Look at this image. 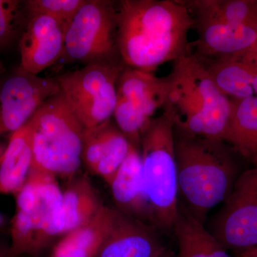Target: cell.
<instances>
[{
    "label": "cell",
    "mask_w": 257,
    "mask_h": 257,
    "mask_svg": "<svg viewBox=\"0 0 257 257\" xmlns=\"http://www.w3.org/2000/svg\"><path fill=\"white\" fill-rule=\"evenodd\" d=\"M117 46L126 67L153 73L189 53L193 20L182 0L116 3Z\"/></svg>",
    "instance_id": "1"
},
{
    "label": "cell",
    "mask_w": 257,
    "mask_h": 257,
    "mask_svg": "<svg viewBox=\"0 0 257 257\" xmlns=\"http://www.w3.org/2000/svg\"><path fill=\"white\" fill-rule=\"evenodd\" d=\"M179 192L187 210L201 223L224 202L243 172L244 160L224 140L184 133L175 127Z\"/></svg>",
    "instance_id": "2"
},
{
    "label": "cell",
    "mask_w": 257,
    "mask_h": 257,
    "mask_svg": "<svg viewBox=\"0 0 257 257\" xmlns=\"http://www.w3.org/2000/svg\"><path fill=\"white\" fill-rule=\"evenodd\" d=\"M167 78L162 110L175 127L191 135L224 140L232 99L216 87L202 61L189 51L174 62Z\"/></svg>",
    "instance_id": "3"
},
{
    "label": "cell",
    "mask_w": 257,
    "mask_h": 257,
    "mask_svg": "<svg viewBox=\"0 0 257 257\" xmlns=\"http://www.w3.org/2000/svg\"><path fill=\"white\" fill-rule=\"evenodd\" d=\"M144 187L156 227L172 229L178 212L175 124L165 112L154 118L142 136Z\"/></svg>",
    "instance_id": "4"
},
{
    "label": "cell",
    "mask_w": 257,
    "mask_h": 257,
    "mask_svg": "<svg viewBox=\"0 0 257 257\" xmlns=\"http://www.w3.org/2000/svg\"><path fill=\"white\" fill-rule=\"evenodd\" d=\"M30 122L32 167L55 176L74 175L82 162L84 128L61 93L47 99Z\"/></svg>",
    "instance_id": "5"
},
{
    "label": "cell",
    "mask_w": 257,
    "mask_h": 257,
    "mask_svg": "<svg viewBox=\"0 0 257 257\" xmlns=\"http://www.w3.org/2000/svg\"><path fill=\"white\" fill-rule=\"evenodd\" d=\"M64 55L85 65L123 63L117 46L116 2L85 0L66 25Z\"/></svg>",
    "instance_id": "6"
},
{
    "label": "cell",
    "mask_w": 257,
    "mask_h": 257,
    "mask_svg": "<svg viewBox=\"0 0 257 257\" xmlns=\"http://www.w3.org/2000/svg\"><path fill=\"white\" fill-rule=\"evenodd\" d=\"M124 63L90 64L57 77L61 94L84 128L112 119Z\"/></svg>",
    "instance_id": "7"
},
{
    "label": "cell",
    "mask_w": 257,
    "mask_h": 257,
    "mask_svg": "<svg viewBox=\"0 0 257 257\" xmlns=\"http://www.w3.org/2000/svg\"><path fill=\"white\" fill-rule=\"evenodd\" d=\"M37 175V199L30 209L16 211L11 223V251L35 254L56 236L64 234L62 192L55 175L31 167Z\"/></svg>",
    "instance_id": "8"
},
{
    "label": "cell",
    "mask_w": 257,
    "mask_h": 257,
    "mask_svg": "<svg viewBox=\"0 0 257 257\" xmlns=\"http://www.w3.org/2000/svg\"><path fill=\"white\" fill-rule=\"evenodd\" d=\"M167 77L126 67L116 83V104L113 118L130 143L141 145L142 136L162 109L167 96Z\"/></svg>",
    "instance_id": "9"
},
{
    "label": "cell",
    "mask_w": 257,
    "mask_h": 257,
    "mask_svg": "<svg viewBox=\"0 0 257 257\" xmlns=\"http://www.w3.org/2000/svg\"><path fill=\"white\" fill-rule=\"evenodd\" d=\"M213 223V236L236 254L257 247V167L243 171Z\"/></svg>",
    "instance_id": "10"
},
{
    "label": "cell",
    "mask_w": 257,
    "mask_h": 257,
    "mask_svg": "<svg viewBox=\"0 0 257 257\" xmlns=\"http://www.w3.org/2000/svg\"><path fill=\"white\" fill-rule=\"evenodd\" d=\"M60 92L56 78L19 68L0 88V139L25 126L47 99Z\"/></svg>",
    "instance_id": "11"
},
{
    "label": "cell",
    "mask_w": 257,
    "mask_h": 257,
    "mask_svg": "<svg viewBox=\"0 0 257 257\" xmlns=\"http://www.w3.org/2000/svg\"><path fill=\"white\" fill-rule=\"evenodd\" d=\"M29 15L20 41V68L38 75L64 56L67 24L47 15Z\"/></svg>",
    "instance_id": "12"
},
{
    "label": "cell",
    "mask_w": 257,
    "mask_h": 257,
    "mask_svg": "<svg viewBox=\"0 0 257 257\" xmlns=\"http://www.w3.org/2000/svg\"><path fill=\"white\" fill-rule=\"evenodd\" d=\"M131 143L112 119L84 128L82 160L93 173L110 184L130 150Z\"/></svg>",
    "instance_id": "13"
},
{
    "label": "cell",
    "mask_w": 257,
    "mask_h": 257,
    "mask_svg": "<svg viewBox=\"0 0 257 257\" xmlns=\"http://www.w3.org/2000/svg\"><path fill=\"white\" fill-rule=\"evenodd\" d=\"M165 248L155 227L114 209L110 228L94 257H155Z\"/></svg>",
    "instance_id": "14"
},
{
    "label": "cell",
    "mask_w": 257,
    "mask_h": 257,
    "mask_svg": "<svg viewBox=\"0 0 257 257\" xmlns=\"http://www.w3.org/2000/svg\"><path fill=\"white\" fill-rule=\"evenodd\" d=\"M109 185L118 210L156 227L153 211L144 187L141 153L138 147L131 144L127 156Z\"/></svg>",
    "instance_id": "15"
},
{
    "label": "cell",
    "mask_w": 257,
    "mask_h": 257,
    "mask_svg": "<svg viewBox=\"0 0 257 257\" xmlns=\"http://www.w3.org/2000/svg\"><path fill=\"white\" fill-rule=\"evenodd\" d=\"M197 39L189 44L190 52L202 58L241 53L256 45L257 26L215 22H193Z\"/></svg>",
    "instance_id": "16"
},
{
    "label": "cell",
    "mask_w": 257,
    "mask_h": 257,
    "mask_svg": "<svg viewBox=\"0 0 257 257\" xmlns=\"http://www.w3.org/2000/svg\"><path fill=\"white\" fill-rule=\"evenodd\" d=\"M197 57L204 64L216 87L230 99L255 96L253 79L257 66L256 46L236 55L216 58Z\"/></svg>",
    "instance_id": "17"
},
{
    "label": "cell",
    "mask_w": 257,
    "mask_h": 257,
    "mask_svg": "<svg viewBox=\"0 0 257 257\" xmlns=\"http://www.w3.org/2000/svg\"><path fill=\"white\" fill-rule=\"evenodd\" d=\"M33 160L30 121L10 135L0 157V193L16 194L28 179Z\"/></svg>",
    "instance_id": "18"
},
{
    "label": "cell",
    "mask_w": 257,
    "mask_h": 257,
    "mask_svg": "<svg viewBox=\"0 0 257 257\" xmlns=\"http://www.w3.org/2000/svg\"><path fill=\"white\" fill-rule=\"evenodd\" d=\"M172 229L178 242V257H232L182 203L179 202Z\"/></svg>",
    "instance_id": "19"
},
{
    "label": "cell",
    "mask_w": 257,
    "mask_h": 257,
    "mask_svg": "<svg viewBox=\"0 0 257 257\" xmlns=\"http://www.w3.org/2000/svg\"><path fill=\"white\" fill-rule=\"evenodd\" d=\"M114 209L103 206L94 218L64 234L54 247L52 257H94L110 228Z\"/></svg>",
    "instance_id": "20"
},
{
    "label": "cell",
    "mask_w": 257,
    "mask_h": 257,
    "mask_svg": "<svg viewBox=\"0 0 257 257\" xmlns=\"http://www.w3.org/2000/svg\"><path fill=\"white\" fill-rule=\"evenodd\" d=\"M224 141L244 160L253 163L257 154V96L232 99V109Z\"/></svg>",
    "instance_id": "21"
},
{
    "label": "cell",
    "mask_w": 257,
    "mask_h": 257,
    "mask_svg": "<svg viewBox=\"0 0 257 257\" xmlns=\"http://www.w3.org/2000/svg\"><path fill=\"white\" fill-rule=\"evenodd\" d=\"M193 22L257 26V0H182Z\"/></svg>",
    "instance_id": "22"
},
{
    "label": "cell",
    "mask_w": 257,
    "mask_h": 257,
    "mask_svg": "<svg viewBox=\"0 0 257 257\" xmlns=\"http://www.w3.org/2000/svg\"><path fill=\"white\" fill-rule=\"evenodd\" d=\"M103 206L89 179H74L62 192L64 234L87 224Z\"/></svg>",
    "instance_id": "23"
},
{
    "label": "cell",
    "mask_w": 257,
    "mask_h": 257,
    "mask_svg": "<svg viewBox=\"0 0 257 257\" xmlns=\"http://www.w3.org/2000/svg\"><path fill=\"white\" fill-rule=\"evenodd\" d=\"M85 0H28L24 8L29 14L47 15L67 24L82 8Z\"/></svg>",
    "instance_id": "24"
},
{
    "label": "cell",
    "mask_w": 257,
    "mask_h": 257,
    "mask_svg": "<svg viewBox=\"0 0 257 257\" xmlns=\"http://www.w3.org/2000/svg\"><path fill=\"white\" fill-rule=\"evenodd\" d=\"M21 2L0 0V46L9 41L14 33Z\"/></svg>",
    "instance_id": "25"
},
{
    "label": "cell",
    "mask_w": 257,
    "mask_h": 257,
    "mask_svg": "<svg viewBox=\"0 0 257 257\" xmlns=\"http://www.w3.org/2000/svg\"><path fill=\"white\" fill-rule=\"evenodd\" d=\"M0 257H17L12 252L10 243L0 237Z\"/></svg>",
    "instance_id": "26"
},
{
    "label": "cell",
    "mask_w": 257,
    "mask_h": 257,
    "mask_svg": "<svg viewBox=\"0 0 257 257\" xmlns=\"http://www.w3.org/2000/svg\"><path fill=\"white\" fill-rule=\"evenodd\" d=\"M238 257H257V247L237 253Z\"/></svg>",
    "instance_id": "27"
},
{
    "label": "cell",
    "mask_w": 257,
    "mask_h": 257,
    "mask_svg": "<svg viewBox=\"0 0 257 257\" xmlns=\"http://www.w3.org/2000/svg\"><path fill=\"white\" fill-rule=\"evenodd\" d=\"M155 257H175L173 252L169 250L168 248H165L157 256Z\"/></svg>",
    "instance_id": "28"
},
{
    "label": "cell",
    "mask_w": 257,
    "mask_h": 257,
    "mask_svg": "<svg viewBox=\"0 0 257 257\" xmlns=\"http://www.w3.org/2000/svg\"><path fill=\"white\" fill-rule=\"evenodd\" d=\"M3 221H4V218H3V214L0 213V226L3 224Z\"/></svg>",
    "instance_id": "29"
},
{
    "label": "cell",
    "mask_w": 257,
    "mask_h": 257,
    "mask_svg": "<svg viewBox=\"0 0 257 257\" xmlns=\"http://www.w3.org/2000/svg\"><path fill=\"white\" fill-rule=\"evenodd\" d=\"M255 46H256V49H257V40H256V45H255Z\"/></svg>",
    "instance_id": "30"
}]
</instances>
